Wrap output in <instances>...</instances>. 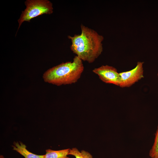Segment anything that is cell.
Returning a JSON list of instances; mask_svg holds the SVG:
<instances>
[{
  "mask_svg": "<svg viewBox=\"0 0 158 158\" xmlns=\"http://www.w3.org/2000/svg\"><path fill=\"white\" fill-rule=\"evenodd\" d=\"M80 28V34L68 36L71 42V49L82 61L93 63L103 51L104 37L94 30L83 24H81Z\"/></svg>",
  "mask_w": 158,
  "mask_h": 158,
  "instance_id": "cell-1",
  "label": "cell"
},
{
  "mask_svg": "<svg viewBox=\"0 0 158 158\" xmlns=\"http://www.w3.org/2000/svg\"><path fill=\"white\" fill-rule=\"evenodd\" d=\"M84 67L82 61L75 56L72 61H68L53 67L43 74L44 81L57 86L76 83L80 78Z\"/></svg>",
  "mask_w": 158,
  "mask_h": 158,
  "instance_id": "cell-2",
  "label": "cell"
},
{
  "mask_svg": "<svg viewBox=\"0 0 158 158\" xmlns=\"http://www.w3.org/2000/svg\"><path fill=\"white\" fill-rule=\"evenodd\" d=\"M26 8L22 11L18 20L19 26L25 21L30 22L34 18L43 14H50L53 12L52 4L47 0H27L25 2Z\"/></svg>",
  "mask_w": 158,
  "mask_h": 158,
  "instance_id": "cell-3",
  "label": "cell"
},
{
  "mask_svg": "<svg viewBox=\"0 0 158 158\" xmlns=\"http://www.w3.org/2000/svg\"><path fill=\"white\" fill-rule=\"evenodd\" d=\"M143 62L138 61L133 69L119 73L121 88L130 87L144 78Z\"/></svg>",
  "mask_w": 158,
  "mask_h": 158,
  "instance_id": "cell-4",
  "label": "cell"
},
{
  "mask_svg": "<svg viewBox=\"0 0 158 158\" xmlns=\"http://www.w3.org/2000/svg\"><path fill=\"white\" fill-rule=\"evenodd\" d=\"M92 71L98 75L103 82L119 86L120 83L119 73L115 67L108 65H103L95 68Z\"/></svg>",
  "mask_w": 158,
  "mask_h": 158,
  "instance_id": "cell-5",
  "label": "cell"
},
{
  "mask_svg": "<svg viewBox=\"0 0 158 158\" xmlns=\"http://www.w3.org/2000/svg\"><path fill=\"white\" fill-rule=\"evenodd\" d=\"M12 147L13 150L18 152L25 158H44V155L36 154L29 151L25 145L21 142H14Z\"/></svg>",
  "mask_w": 158,
  "mask_h": 158,
  "instance_id": "cell-6",
  "label": "cell"
},
{
  "mask_svg": "<svg viewBox=\"0 0 158 158\" xmlns=\"http://www.w3.org/2000/svg\"><path fill=\"white\" fill-rule=\"evenodd\" d=\"M69 150V148L58 150L47 149L44 158H70L68 156Z\"/></svg>",
  "mask_w": 158,
  "mask_h": 158,
  "instance_id": "cell-7",
  "label": "cell"
},
{
  "mask_svg": "<svg viewBox=\"0 0 158 158\" xmlns=\"http://www.w3.org/2000/svg\"><path fill=\"white\" fill-rule=\"evenodd\" d=\"M74 156L75 158H94L89 152L84 150L80 151L76 147L70 149L68 155Z\"/></svg>",
  "mask_w": 158,
  "mask_h": 158,
  "instance_id": "cell-8",
  "label": "cell"
},
{
  "mask_svg": "<svg viewBox=\"0 0 158 158\" xmlns=\"http://www.w3.org/2000/svg\"><path fill=\"white\" fill-rule=\"evenodd\" d=\"M149 155L151 158H157L158 156V126L155 134L154 142L150 151Z\"/></svg>",
  "mask_w": 158,
  "mask_h": 158,
  "instance_id": "cell-9",
  "label": "cell"
},
{
  "mask_svg": "<svg viewBox=\"0 0 158 158\" xmlns=\"http://www.w3.org/2000/svg\"><path fill=\"white\" fill-rule=\"evenodd\" d=\"M0 158H5L3 156L1 155L0 156Z\"/></svg>",
  "mask_w": 158,
  "mask_h": 158,
  "instance_id": "cell-10",
  "label": "cell"
},
{
  "mask_svg": "<svg viewBox=\"0 0 158 158\" xmlns=\"http://www.w3.org/2000/svg\"><path fill=\"white\" fill-rule=\"evenodd\" d=\"M157 77H158V73H157Z\"/></svg>",
  "mask_w": 158,
  "mask_h": 158,
  "instance_id": "cell-11",
  "label": "cell"
},
{
  "mask_svg": "<svg viewBox=\"0 0 158 158\" xmlns=\"http://www.w3.org/2000/svg\"><path fill=\"white\" fill-rule=\"evenodd\" d=\"M157 158H158V156Z\"/></svg>",
  "mask_w": 158,
  "mask_h": 158,
  "instance_id": "cell-12",
  "label": "cell"
}]
</instances>
